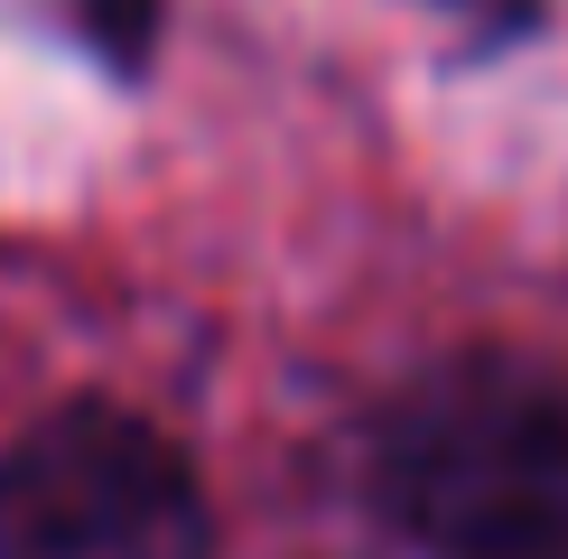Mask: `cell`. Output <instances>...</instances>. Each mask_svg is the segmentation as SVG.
<instances>
[{"mask_svg":"<svg viewBox=\"0 0 568 559\" xmlns=\"http://www.w3.org/2000/svg\"><path fill=\"white\" fill-rule=\"evenodd\" d=\"M373 495L419 559H568V392L513 355L419 373L373 438Z\"/></svg>","mask_w":568,"mask_h":559,"instance_id":"obj_1","label":"cell"},{"mask_svg":"<svg viewBox=\"0 0 568 559\" xmlns=\"http://www.w3.org/2000/svg\"><path fill=\"white\" fill-rule=\"evenodd\" d=\"M205 485L140 410L75 402L0 457V559H205Z\"/></svg>","mask_w":568,"mask_h":559,"instance_id":"obj_2","label":"cell"}]
</instances>
